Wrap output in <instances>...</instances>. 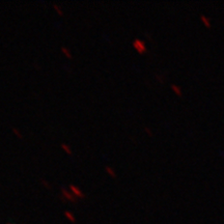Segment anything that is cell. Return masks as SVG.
I'll use <instances>...</instances> for the list:
<instances>
[{
	"instance_id": "3",
	"label": "cell",
	"mask_w": 224,
	"mask_h": 224,
	"mask_svg": "<svg viewBox=\"0 0 224 224\" xmlns=\"http://www.w3.org/2000/svg\"><path fill=\"white\" fill-rule=\"evenodd\" d=\"M69 190L75 195L77 199H84L85 198V193L82 191L81 188H79L78 186L74 185V184H71V185H69Z\"/></svg>"
},
{
	"instance_id": "2",
	"label": "cell",
	"mask_w": 224,
	"mask_h": 224,
	"mask_svg": "<svg viewBox=\"0 0 224 224\" xmlns=\"http://www.w3.org/2000/svg\"><path fill=\"white\" fill-rule=\"evenodd\" d=\"M61 198L64 201L72 202V203H75V202H77V201H78V199L76 198L75 195H74L72 192H71L70 190L67 189V188H61Z\"/></svg>"
},
{
	"instance_id": "6",
	"label": "cell",
	"mask_w": 224,
	"mask_h": 224,
	"mask_svg": "<svg viewBox=\"0 0 224 224\" xmlns=\"http://www.w3.org/2000/svg\"><path fill=\"white\" fill-rule=\"evenodd\" d=\"M64 217L67 218V221H70V222H72V223H75L76 221H77V219H76V217H75V215H74L71 211H66V212H64Z\"/></svg>"
},
{
	"instance_id": "11",
	"label": "cell",
	"mask_w": 224,
	"mask_h": 224,
	"mask_svg": "<svg viewBox=\"0 0 224 224\" xmlns=\"http://www.w3.org/2000/svg\"><path fill=\"white\" fill-rule=\"evenodd\" d=\"M41 184H42V186L44 187V188H46V189H51V188H52L51 184L48 182L47 180H45V178H42V180H41Z\"/></svg>"
},
{
	"instance_id": "12",
	"label": "cell",
	"mask_w": 224,
	"mask_h": 224,
	"mask_svg": "<svg viewBox=\"0 0 224 224\" xmlns=\"http://www.w3.org/2000/svg\"><path fill=\"white\" fill-rule=\"evenodd\" d=\"M12 131H13V133H14V135L17 136V137H18V138H22V137H23V134H22L21 131H20L18 128H15V127H14L13 129H12Z\"/></svg>"
},
{
	"instance_id": "4",
	"label": "cell",
	"mask_w": 224,
	"mask_h": 224,
	"mask_svg": "<svg viewBox=\"0 0 224 224\" xmlns=\"http://www.w3.org/2000/svg\"><path fill=\"white\" fill-rule=\"evenodd\" d=\"M170 89H171L172 92H173L175 96H177V97H182V96H183V90L177 84L171 83V84H170Z\"/></svg>"
},
{
	"instance_id": "7",
	"label": "cell",
	"mask_w": 224,
	"mask_h": 224,
	"mask_svg": "<svg viewBox=\"0 0 224 224\" xmlns=\"http://www.w3.org/2000/svg\"><path fill=\"white\" fill-rule=\"evenodd\" d=\"M60 149L66 153L67 155H72L73 154V149L67 143H61L60 144Z\"/></svg>"
},
{
	"instance_id": "5",
	"label": "cell",
	"mask_w": 224,
	"mask_h": 224,
	"mask_svg": "<svg viewBox=\"0 0 224 224\" xmlns=\"http://www.w3.org/2000/svg\"><path fill=\"white\" fill-rule=\"evenodd\" d=\"M105 172H106V173L108 174L110 177H112V178H116V177H117L115 170L113 169L111 166H108V165L105 166Z\"/></svg>"
},
{
	"instance_id": "10",
	"label": "cell",
	"mask_w": 224,
	"mask_h": 224,
	"mask_svg": "<svg viewBox=\"0 0 224 224\" xmlns=\"http://www.w3.org/2000/svg\"><path fill=\"white\" fill-rule=\"evenodd\" d=\"M53 8H54V10L56 12V14H58V16H63V10H62L61 6L57 3H54L53 4Z\"/></svg>"
},
{
	"instance_id": "9",
	"label": "cell",
	"mask_w": 224,
	"mask_h": 224,
	"mask_svg": "<svg viewBox=\"0 0 224 224\" xmlns=\"http://www.w3.org/2000/svg\"><path fill=\"white\" fill-rule=\"evenodd\" d=\"M200 20H201V22L205 24L206 27H211V21H210L209 17H206L205 15H201L200 16Z\"/></svg>"
},
{
	"instance_id": "8",
	"label": "cell",
	"mask_w": 224,
	"mask_h": 224,
	"mask_svg": "<svg viewBox=\"0 0 224 224\" xmlns=\"http://www.w3.org/2000/svg\"><path fill=\"white\" fill-rule=\"evenodd\" d=\"M60 51H61V53L62 54H63L64 56H66L67 58H69V59H71L73 57V55H72V52H71V50L69 49V48L67 47H64V46H62L61 48H60Z\"/></svg>"
},
{
	"instance_id": "1",
	"label": "cell",
	"mask_w": 224,
	"mask_h": 224,
	"mask_svg": "<svg viewBox=\"0 0 224 224\" xmlns=\"http://www.w3.org/2000/svg\"><path fill=\"white\" fill-rule=\"evenodd\" d=\"M133 48L135 49L136 52L138 53V54H145L147 52V46L145 44V42L142 41L141 39H133Z\"/></svg>"
},
{
	"instance_id": "14",
	"label": "cell",
	"mask_w": 224,
	"mask_h": 224,
	"mask_svg": "<svg viewBox=\"0 0 224 224\" xmlns=\"http://www.w3.org/2000/svg\"><path fill=\"white\" fill-rule=\"evenodd\" d=\"M7 224H13V223H7Z\"/></svg>"
},
{
	"instance_id": "13",
	"label": "cell",
	"mask_w": 224,
	"mask_h": 224,
	"mask_svg": "<svg viewBox=\"0 0 224 224\" xmlns=\"http://www.w3.org/2000/svg\"><path fill=\"white\" fill-rule=\"evenodd\" d=\"M144 132H145V134L149 136L153 135V130H152V128H149V127H144Z\"/></svg>"
}]
</instances>
